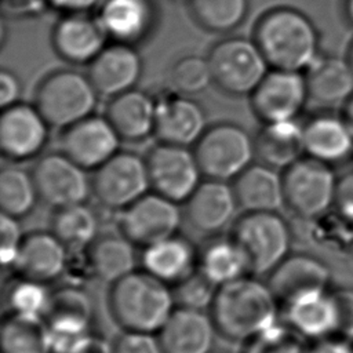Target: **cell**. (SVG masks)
<instances>
[{"instance_id": "34", "label": "cell", "mask_w": 353, "mask_h": 353, "mask_svg": "<svg viewBox=\"0 0 353 353\" xmlns=\"http://www.w3.org/2000/svg\"><path fill=\"white\" fill-rule=\"evenodd\" d=\"M197 269L216 285L248 274L245 259L230 236L207 241L199 251Z\"/></svg>"}, {"instance_id": "24", "label": "cell", "mask_w": 353, "mask_h": 353, "mask_svg": "<svg viewBox=\"0 0 353 353\" xmlns=\"http://www.w3.org/2000/svg\"><path fill=\"white\" fill-rule=\"evenodd\" d=\"M189 225L201 233L214 234L226 228L239 207L232 182L204 179L183 203Z\"/></svg>"}, {"instance_id": "40", "label": "cell", "mask_w": 353, "mask_h": 353, "mask_svg": "<svg viewBox=\"0 0 353 353\" xmlns=\"http://www.w3.org/2000/svg\"><path fill=\"white\" fill-rule=\"evenodd\" d=\"M46 285L47 284L19 277V280L10 285L7 292L10 310L44 316L51 298Z\"/></svg>"}, {"instance_id": "13", "label": "cell", "mask_w": 353, "mask_h": 353, "mask_svg": "<svg viewBox=\"0 0 353 353\" xmlns=\"http://www.w3.org/2000/svg\"><path fill=\"white\" fill-rule=\"evenodd\" d=\"M248 98L252 113L262 123L299 120L309 102L305 74L269 69Z\"/></svg>"}, {"instance_id": "39", "label": "cell", "mask_w": 353, "mask_h": 353, "mask_svg": "<svg viewBox=\"0 0 353 353\" xmlns=\"http://www.w3.org/2000/svg\"><path fill=\"white\" fill-rule=\"evenodd\" d=\"M305 339L287 324L277 323L243 343L240 353H307Z\"/></svg>"}, {"instance_id": "50", "label": "cell", "mask_w": 353, "mask_h": 353, "mask_svg": "<svg viewBox=\"0 0 353 353\" xmlns=\"http://www.w3.org/2000/svg\"><path fill=\"white\" fill-rule=\"evenodd\" d=\"M341 17L346 26L353 29V0H341Z\"/></svg>"}, {"instance_id": "44", "label": "cell", "mask_w": 353, "mask_h": 353, "mask_svg": "<svg viewBox=\"0 0 353 353\" xmlns=\"http://www.w3.org/2000/svg\"><path fill=\"white\" fill-rule=\"evenodd\" d=\"M334 211L345 222L353 226V170L338 176Z\"/></svg>"}, {"instance_id": "3", "label": "cell", "mask_w": 353, "mask_h": 353, "mask_svg": "<svg viewBox=\"0 0 353 353\" xmlns=\"http://www.w3.org/2000/svg\"><path fill=\"white\" fill-rule=\"evenodd\" d=\"M171 287L146 270H132L110 284L108 309L123 331L154 334L175 309Z\"/></svg>"}, {"instance_id": "37", "label": "cell", "mask_w": 353, "mask_h": 353, "mask_svg": "<svg viewBox=\"0 0 353 353\" xmlns=\"http://www.w3.org/2000/svg\"><path fill=\"white\" fill-rule=\"evenodd\" d=\"M39 200L32 172L18 165H8L0 171L1 214L21 219L34 210Z\"/></svg>"}, {"instance_id": "26", "label": "cell", "mask_w": 353, "mask_h": 353, "mask_svg": "<svg viewBox=\"0 0 353 353\" xmlns=\"http://www.w3.org/2000/svg\"><path fill=\"white\" fill-rule=\"evenodd\" d=\"M303 74L309 101L320 109L342 108L353 95V70L345 55L321 52Z\"/></svg>"}, {"instance_id": "5", "label": "cell", "mask_w": 353, "mask_h": 353, "mask_svg": "<svg viewBox=\"0 0 353 353\" xmlns=\"http://www.w3.org/2000/svg\"><path fill=\"white\" fill-rule=\"evenodd\" d=\"M98 98L88 74L74 69H58L40 80L33 103L50 127L65 130L92 114Z\"/></svg>"}, {"instance_id": "46", "label": "cell", "mask_w": 353, "mask_h": 353, "mask_svg": "<svg viewBox=\"0 0 353 353\" xmlns=\"http://www.w3.org/2000/svg\"><path fill=\"white\" fill-rule=\"evenodd\" d=\"M21 94H22V84H21V80L18 79V76L8 69H1L0 70V106H1V109L21 102L19 101Z\"/></svg>"}, {"instance_id": "27", "label": "cell", "mask_w": 353, "mask_h": 353, "mask_svg": "<svg viewBox=\"0 0 353 353\" xmlns=\"http://www.w3.org/2000/svg\"><path fill=\"white\" fill-rule=\"evenodd\" d=\"M103 114L123 142H143L154 135L156 97L132 88L110 98Z\"/></svg>"}, {"instance_id": "22", "label": "cell", "mask_w": 353, "mask_h": 353, "mask_svg": "<svg viewBox=\"0 0 353 353\" xmlns=\"http://www.w3.org/2000/svg\"><path fill=\"white\" fill-rule=\"evenodd\" d=\"M332 273L330 266L310 254H290L269 274L266 284L280 306L299 295L330 290Z\"/></svg>"}, {"instance_id": "8", "label": "cell", "mask_w": 353, "mask_h": 353, "mask_svg": "<svg viewBox=\"0 0 353 353\" xmlns=\"http://www.w3.org/2000/svg\"><path fill=\"white\" fill-rule=\"evenodd\" d=\"M336 182L334 167L305 154L283 171L284 205L301 219H319L334 208Z\"/></svg>"}, {"instance_id": "18", "label": "cell", "mask_w": 353, "mask_h": 353, "mask_svg": "<svg viewBox=\"0 0 353 353\" xmlns=\"http://www.w3.org/2000/svg\"><path fill=\"white\" fill-rule=\"evenodd\" d=\"M302 127L306 156L334 168L353 161V128L342 112L319 109Z\"/></svg>"}, {"instance_id": "31", "label": "cell", "mask_w": 353, "mask_h": 353, "mask_svg": "<svg viewBox=\"0 0 353 353\" xmlns=\"http://www.w3.org/2000/svg\"><path fill=\"white\" fill-rule=\"evenodd\" d=\"M233 190L240 208L251 211H277L284 205L283 171L252 163L233 182Z\"/></svg>"}, {"instance_id": "49", "label": "cell", "mask_w": 353, "mask_h": 353, "mask_svg": "<svg viewBox=\"0 0 353 353\" xmlns=\"http://www.w3.org/2000/svg\"><path fill=\"white\" fill-rule=\"evenodd\" d=\"M72 353H112V346L108 345L102 338L88 335L73 349Z\"/></svg>"}, {"instance_id": "4", "label": "cell", "mask_w": 353, "mask_h": 353, "mask_svg": "<svg viewBox=\"0 0 353 353\" xmlns=\"http://www.w3.org/2000/svg\"><path fill=\"white\" fill-rule=\"evenodd\" d=\"M229 236L240 248L248 274H269L290 255L291 228L277 211L244 212Z\"/></svg>"}, {"instance_id": "6", "label": "cell", "mask_w": 353, "mask_h": 353, "mask_svg": "<svg viewBox=\"0 0 353 353\" xmlns=\"http://www.w3.org/2000/svg\"><path fill=\"white\" fill-rule=\"evenodd\" d=\"M193 152L207 179L233 182L256 161L254 137L232 121L208 125L193 146Z\"/></svg>"}, {"instance_id": "51", "label": "cell", "mask_w": 353, "mask_h": 353, "mask_svg": "<svg viewBox=\"0 0 353 353\" xmlns=\"http://www.w3.org/2000/svg\"><path fill=\"white\" fill-rule=\"evenodd\" d=\"M342 114L345 116V119L349 121L350 127L353 128V95L350 97V99L341 108Z\"/></svg>"}, {"instance_id": "10", "label": "cell", "mask_w": 353, "mask_h": 353, "mask_svg": "<svg viewBox=\"0 0 353 353\" xmlns=\"http://www.w3.org/2000/svg\"><path fill=\"white\" fill-rule=\"evenodd\" d=\"M152 192L185 203L201 182V168L193 148L159 142L145 156Z\"/></svg>"}, {"instance_id": "32", "label": "cell", "mask_w": 353, "mask_h": 353, "mask_svg": "<svg viewBox=\"0 0 353 353\" xmlns=\"http://www.w3.org/2000/svg\"><path fill=\"white\" fill-rule=\"evenodd\" d=\"M3 353H52V335L44 316L10 310L0 328Z\"/></svg>"}, {"instance_id": "17", "label": "cell", "mask_w": 353, "mask_h": 353, "mask_svg": "<svg viewBox=\"0 0 353 353\" xmlns=\"http://www.w3.org/2000/svg\"><path fill=\"white\" fill-rule=\"evenodd\" d=\"M94 15L109 41L134 47L148 41L159 23L156 0H102Z\"/></svg>"}, {"instance_id": "45", "label": "cell", "mask_w": 353, "mask_h": 353, "mask_svg": "<svg viewBox=\"0 0 353 353\" xmlns=\"http://www.w3.org/2000/svg\"><path fill=\"white\" fill-rule=\"evenodd\" d=\"M338 312L336 335L353 341V288L334 290Z\"/></svg>"}, {"instance_id": "30", "label": "cell", "mask_w": 353, "mask_h": 353, "mask_svg": "<svg viewBox=\"0 0 353 353\" xmlns=\"http://www.w3.org/2000/svg\"><path fill=\"white\" fill-rule=\"evenodd\" d=\"M199 250L178 233L143 248L142 266L156 279L176 285L197 269Z\"/></svg>"}, {"instance_id": "47", "label": "cell", "mask_w": 353, "mask_h": 353, "mask_svg": "<svg viewBox=\"0 0 353 353\" xmlns=\"http://www.w3.org/2000/svg\"><path fill=\"white\" fill-rule=\"evenodd\" d=\"M307 353H353V341L332 335L312 342Z\"/></svg>"}, {"instance_id": "20", "label": "cell", "mask_w": 353, "mask_h": 353, "mask_svg": "<svg viewBox=\"0 0 353 353\" xmlns=\"http://www.w3.org/2000/svg\"><path fill=\"white\" fill-rule=\"evenodd\" d=\"M109 39L94 14L65 12L52 26L54 52L70 65H90Z\"/></svg>"}, {"instance_id": "11", "label": "cell", "mask_w": 353, "mask_h": 353, "mask_svg": "<svg viewBox=\"0 0 353 353\" xmlns=\"http://www.w3.org/2000/svg\"><path fill=\"white\" fill-rule=\"evenodd\" d=\"M87 171L62 152L43 154L32 170L40 201L54 210L85 203L92 194Z\"/></svg>"}, {"instance_id": "41", "label": "cell", "mask_w": 353, "mask_h": 353, "mask_svg": "<svg viewBox=\"0 0 353 353\" xmlns=\"http://www.w3.org/2000/svg\"><path fill=\"white\" fill-rule=\"evenodd\" d=\"M218 285L205 277L199 269L190 276L183 279L181 283L174 285L175 305L196 310L210 307Z\"/></svg>"}, {"instance_id": "38", "label": "cell", "mask_w": 353, "mask_h": 353, "mask_svg": "<svg viewBox=\"0 0 353 353\" xmlns=\"http://www.w3.org/2000/svg\"><path fill=\"white\" fill-rule=\"evenodd\" d=\"M168 81L172 91L194 97L212 84L211 68L207 57L189 54L176 59L170 72Z\"/></svg>"}, {"instance_id": "16", "label": "cell", "mask_w": 353, "mask_h": 353, "mask_svg": "<svg viewBox=\"0 0 353 353\" xmlns=\"http://www.w3.org/2000/svg\"><path fill=\"white\" fill-rule=\"evenodd\" d=\"M121 138L105 114L88 117L62 130L59 150L88 171H94L120 152Z\"/></svg>"}, {"instance_id": "12", "label": "cell", "mask_w": 353, "mask_h": 353, "mask_svg": "<svg viewBox=\"0 0 353 353\" xmlns=\"http://www.w3.org/2000/svg\"><path fill=\"white\" fill-rule=\"evenodd\" d=\"M182 212L174 203L148 192L127 208L119 211V230L134 245L148 247L178 233Z\"/></svg>"}, {"instance_id": "19", "label": "cell", "mask_w": 353, "mask_h": 353, "mask_svg": "<svg viewBox=\"0 0 353 353\" xmlns=\"http://www.w3.org/2000/svg\"><path fill=\"white\" fill-rule=\"evenodd\" d=\"M207 127L205 110L193 97L175 91L156 97L154 137L159 142L193 148Z\"/></svg>"}, {"instance_id": "25", "label": "cell", "mask_w": 353, "mask_h": 353, "mask_svg": "<svg viewBox=\"0 0 353 353\" xmlns=\"http://www.w3.org/2000/svg\"><path fill=\"white\" fill-rule=\"evenodd\" d=\"M68 251L51 230L30 232L23 237L12 269L19 277L48 284L65 272Z\"/></svg>"}, {"instance_id": "48", "label": "cell", "mask_w": 353, "mask_h": 353, "mask_svg": "<svg viewBox=\"0 0 353 353\" xmlns=\"http://www.w3.org/2000/svg\"><path fill=\"white\" fill-rule=\"evenodd\" d=\"M48 7H52L62 14L65 12H88L97 10L102 0H46Z\"/></svg>"}, {"instance_id": "42", "label": "cell", "mask_w": 353, "mask_h": 353, "mask_svg": "<svg viewBox=\"0 0 353 353\" xmlns=\"http://www.w3.org/2000/svg\"><path fill=\"white\" fill-rule=\"evenodd\" d=\"M0 234H1V265L4 268H12L18 255L21 244L23 241V232L19 225V219L1 214L0 216Z\"/></svg>"}, {"instance_id": "15", "label": "cell", "mask_w": 353, "mask_h": 353, "mask_svg": "<svg viewBox=\"0 0 353 353\" xmlns=\"http://www.w3.org/2000/svg\"><path fill=\"white\" fill-rule=\"evenodd\" d=\"M44 317L52 335V353H72L91 335L92 303L79 288L63 287L52 292Z\"/></svg>"}, {"instance_id": "35", "label": "cell", "mask_w": 353, "mask_h": 353, "mask_svg": "<svg viewBox=\"0 0 353 353\" xmlns=\"http://www.w3.org/2000/svg\"><path fill=\"white\" fill-rule=\"evenodd\" d=\"M50 230L68 250H85L98 236V218L85 203L54 210Z\"/></svg>"}, {"instance_id": "29", "label": "cell", "mask_w": 353, "mask_h": 353, "mask_svg": "<svg viewBox=\"0 0 353 353\" xmlns=\"http://www.w3.org/2000/svg\"><path fill=\"white\" fill-rule=\"evenodd\" d=\"M254 143L256 161L284 171L305 156L302 121L263 123L254 135Z\"/></svg>"}, {"instance_id": "21", "label": "cell", "mask_w": 353, "mask_h": 353, "mask_svg": "<svg viewBox=\"0 0 353 353\" xmlns=\"http://www.w3.org/2000/svg\"><path fill=\"white\" fill-rule=\"evenodd\" d=\"M142 72L143 61L137 47L110 41L88 65L87 74L98 95L110 99L135 88Z\"/></svg>"}, {"instance_id": "1", "label": "cell", "mask_w": 353, "mask_h": 353, "mask_svg": "<svg viewBox=\"0 0 353 353\" xmlns=\"http://www.w3.org/2000/svg\"><path fill=\"white\" fill-rule=\"evenodd\" d=\"M252 39L270 69L303 73L323 52L321 36L313 19L291 6H277L262 12Z\"/></svg>"}, {"instance_id": "52", "label": "cell", "mask_w": 353, "mask_h": 353, "mask_svg": "<svg viewBox=\"0 0 353 353\" xmlns=\"http://www.w3.org/2000/svg\"><path fill=\"white\" fill-rule=\"evenodd\" d=\"M345 57H346V59H347V62H349V65H350V68H352V70H353V37H352V40H350L349 44H347Z\"/></svg>"}, {"instance_id": "28", "label": "cell", "mask_w": 353, "mask_h": 353, "mask_svg": "<svg viewBox=\"0 0 353 353\" xmlns=\"http://www.w3.org/2000/svg\"><path fill=\"white\" fill-rule=\"evenodd\" d=\"M215 332L203 310L175 306L157 338L164 353H210Z\"/></svg>"}, {"instance_id": "7", "label": "cell", "mask_w": 353, "mask_h": 353, "mask_svg": "<svg viewBox=\"0 0 353 353\" xmlns=\"http://www.w3.org/2000/svg\"><path fill=\"white\" fill-rule=\"evenodd\" d=\"M212 84L229 97H250L269 65L254 39L230 36L215 43L208 51Z\"/></svg>"}, {"instance_id": "33", "label": "cell", "mask_w": 353, "mask_h": 353, "mask_svg": "<svg viewBox=\"0 0 353 353\" xmlns=\"http://www.w3.org/2000/svg\"><path fill=\"white\" fill-rule=\"evenodd\" d=\"M87 265L90 272L99 280L114 283L134 270V244L120 234L97 237L87 248Z\"/></svg>"}, {"instance_id": "43", "label": "cell", "mask_w": 353, "mask_h": 353, "mask_svg": "<svg viewBox=\"0 0 353 353\" xmlns=\"http://www.w3.org/2000/svg\"><path fill=\"white\" fill-rule=\"evenodd\" d=\"M112 353H164L159 338L148 332L123 331L112 343Z\"/></svg>"}, {"instance_id": "36", "label": "cell", "mask_w": 353, "mask_h": 353, "mask_svg": "<svg viewBox=\"0 0 353 353\" xmlns=\"http://www.w3.org/2000/svg\"><path fill=\"white\" fill-rule=\"evenodd\" d=\"M188 8L193 21L203 30L228 34L247 19L250 0H190Z\"/></svg>"}, {"instance_id": "14", "label": "cell", "mask_w": 353, "mask_h": 353, "mask_svg": "<svg viewBox=\"0 0 353 353\" xmlns=\"http://www.w3.org/2000/svg\"><path fill=\"white\" fill-rule=\"evenodd\" d=\"M50 124L34 103L18 102L1 109L0 150L14 163L37 157L50 138Z\"/></svg>"}, {"instance_id": "23", "label": "cell", "mask_w": 353, "mask_h": 353, "mask_svg": "<svg viewBox=\"0 0 353 353\" xmlns=\"http://www.w3.org/2000/svg\"><path fill=\"white\" fill-rule=\"evenodd\" d=\"M285 324L305 341L336 335L338 312L334 290H319L299 295L281 306Z\"/></svg>"}, {"instance_id": "2", "label": "cell", "mask_w": 353, "mask_h": 353, "mask_svg": "<svg viewBox=\"0 0 353 353\" xmlns=\"http://www.w3.org/2000/svg\"><path fill=\"white\" fill-rule=\"evenodd\" d=\"M280 303L269 285L250 274L221 284L210 305L216 334L244 343L276 325Z\"/></svg>"}, {"instance_id": "9", "label": "cell", "mask_w": 353, "mask_h": 353, "mask_svg": "<svg viewBox=\"0 0 353 353\" xmlns=\"http://www.w3.org/2000/svg\"><path fill=\"white\" fill-rule=\"evenodd\" d=\"M92 196L105 208L121 211L150 189L145 157L120 150L91 175Z\"/></svg>"}, {"instance_id": "53", "label": "cell", "mask_w": 353, "mask_h": 353, "mask_svg": "<svg viewBox=\"0 0 353 353\" xmlns=\"http://www.w3.org/2000/svg\"><path fill=\"white\" fill-rule=\"evenodd\" d=\"M168 1H170V3H175V4H183V3L188 4L190 0H168Z\"/></svg>"}]
</instances>
